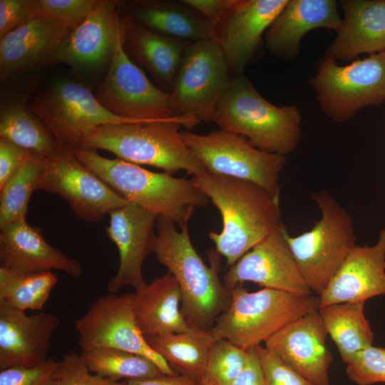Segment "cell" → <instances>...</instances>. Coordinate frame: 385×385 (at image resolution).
<instances>
[{"mask_svg": "<svg viewBox=\"0 0 385 385\" xmlns=\"http://www.w3.org/2000/svg\"><path fill=\"white\" fill-rule=\"evenodd\" d=\"M229 71L215 39L190 43L169 92L173 115L192 118L200 123L213 122L219 101L231 80Z\"/></svg>", "mask_w": 385, "mask_h": 385, "instance_id": "cell-10", "label": "cell"}, {"mask_svg": "<svg viewBox=\"0 0 385 385\" xmlns=\"http://www.w3.org/2000/svg\"><path fill=\"white\" fill-rule=\"evenodd\" d=\"M120 32L116 1L98 3L65 38L54 61L76 69H94L110 62Z\"/></svg>", "mask_w": 385, "mask_h": 385, "instance_id": "cell-19", "label": "cell"}, {"mask_svg": "<svg viewBox=\"0 0 385 385\" xmlns=\"http://www.w3.org/2000/svg\"><path fill=\"white\" fill-rule=\"evenodd\" d=\"M108 215L106 232L118 249L119 265L107 289L110 293H116L125 286L137 290L146 284L142 268L146 257L153 253L159 217L129 202Z\"/></svg>", "mask_w": 385, "mask_h": 385, "instance_id": "cell-16", "label": "cell"}, {"mask_svg": "<svg viewBox=\"0 0 385 385\" xmlns=\"http://www.w3.org/2000/svg\"><path fill=\"white\" fill-rule=\"evenodd\" d=\"M133 294L135 317L145 337L180 333L191 328L180 310V287L170 272Z\"/></svg>", "mask_w": 385, "mask_h": 385, "instance_id": "cell-27", "label": "cell"}, {"mask_svg": "<svg viewBox=\"0 0 385 385\" xmlns=\"http://www.w3.org/2000/svg\"><path fill=\"white\" fill-rule=\"evenodd\" d=\"M38 16V0H0V38Z\"/></svg>", "mask_w": 385, "mask_h": 385, "instance_id": "cell-41", "label": "cell"}, {"mask_svg": "<svg viewBox=\"0 0 385 385\" xmlns=\"http://www.w3.org/2000/svg\"><path fill=\"white\" fill-rule=\"evenodd\" d=\"M43 163L38 190L61 197L81 220L100 222L128 202L76 158L73 148L57 144Z\"/></svg>", "mask_w": 385, "mask_h": 385, "instance_id": "cell-12", "label": "cell"}, {"mask_svg": "<svg viewBox=\"0 0 385 385\" xmlns=\"http://www.w3.org/2000/svg\"><path fill=\"white\" fill-rule=\"evenodd\" d=\"M108 111L135 122H153L176 118L169 93L154 85L127 55L120 32L104 80L95 94Z\"/></svg>", "mask_w": 385, "mask_h": 385, "instance_id": "cell-14", "label": "cell"}, {"mask_svg": "<svg viewBox=\"0 0 385 385\" xmlns=\"http://www.w3.org/2000/svg\"><path fill=\"white\" fill-rule=\"evenodd\" d=\"M130 4L126 15L153 31L189 42L215 39L216 27L183 0L135 1Z\"/></svg>", "mask_w": 385, "mask_h": 385, "instance_id": "cell-28", "label": "cell"}, {"mask_svg": "<svg viewBox=\"0 0 385 385\" xmlns=\"http://www.w3.org/2000/svg\"><path fill=\"white\" fill-rule=\"evenodd\" d=\"M183 1L217 27L233 10L239 0H183Z\"/></svg>", "mask_w": 385, "mask_h": 385, "instance_id": "cell-43", "label": "cell"}, {"mask_svg": "<svg viewBox=\"0 0 385 385\" xmlns=\"http://www.w3.org/2000/svg\"><path fill=\"white\" fill-rule=\"evenodd\" d=\"M43 168V158L31 155L0 190V229L26 220L29 202L38 190Z\"/></svg>", "mask_w": 385, "mask_h": 385, "instance_id": "cell-34", "label": "cell"}, {"mask_svg": "<svg viewBox=\"0 0 385 385\" xmlns=\"http://www.w3.org/2000/svg\"><path fill=\"white\" fill-rule=\"evenodd\" d=\"M287 235L284 225L245 253L223 275L227 288L230 290L237 284L252 282L294 295L312 294L292 252Z\"/></svg>", "mask_w": 385, "mask_h": 385, "instance_id": "cell-15", "label": "cell"}, {"mask_svg": "<svg viewBox=\"0 0 385 385\" xmlns=\"http://www.w3.org/2000/svg\"><path fill=\"white\" fill-rule=\"evenodd\" d=\"M327 332L319 311L284 327L265 342V347L313 385H330L332 355L327 349Z\"/></svg>", "mask_w": 385, "mask_h": 385, "instance_id": "cell-17", "label": "cell"}, {"mask_svg": "<svg viewBox=\"0 0 385 385\" xmlns=\"http://www.w3.org/2000/svg\"><path fill=\"white\" fill-rule=\"evenodd\" d=\"M247 361L230 385H265L259 356L255 347L247 349Z\"/></svg>", "mask_w": 385, "mask_h": 385, "instance_id": "cell-44", "label": "cell"}, {"mask_svg": "<svg viewBox=\"0 0 385 385\" xmlns=\"http://www.w3.org/2000/svg\"><path fill=\"white\" fill-rule=\"evenodd\" d=\"M341 23L334 0H288L265 33V45L272 53L291 59L307 33L318 28L337 31Z\"/></svg>", "mask_w": 385, "mask_h": 385, "instance_id": "cell-25", "label": "cell"}, {"mask_svg": "<svg viewBox=\"0 0 385 385\" xmlns=\"http://www.w3.org/2000/svg\"><path fill=\"white\" fill-rule=\"evenodd\" d=\"M309 84L326 115L337 123L348 121L363 108L385 103V51L345 66L326 53Z\"/></svg>", "mask_w": 385, "mask_h": 385, "instance_id": "cell-8", "label": "cell"}, {"mask_svg": "<svg viewBox=\"0 0 385 385\" xmlns=\"http://www.w3.org/2000/svg\"><path fill=\"white\" fill-rule=\"evenodd\" d=\"M150 346L178 373L200 382L215 339L210 331L191 327L180 332L145 337Z\"/></svg>", "mask_w": 385, "mask_h": 385, "instance_id": "cell-29", "label": "cell"}, {"mask_svg": "<svg viewBox=\"0 0 385 385\" xmlns=\"http://www.w3.org/2000/svg\"><path fill=\"white\" fill-rule=\"evenodd\" d=\"M288 0H239L216 27L215 41L229 71L242 75L266 32Z\"/></svg>", "mask_w": 385, "mask_h": 385, "instance_id": "cell-20", "label": "cell"}, {"mask_svg": "<svg viewBox=\"0 0 385 385\" xmlns=\"http://www.w3.org/2000/svg\"><path fill=\"white\" fill-rule=\"evenodd\" d=\"M199 123L194 118L183 117L104 125L80 140L76 148L102 149L133 164L160 168L170 175L184 170L196 177L207 170L185 145L180 128L190 130Z\"/></svg>", "mask_w": 385, "mask_h": 385, "instance_id": "cell-4", "label": "cell"}, {"mask_svg": "<svg viewBox=\"0 0 385 385\" xmlns=\"http://www.w3.org/2000/svg\"><path fill=\"white\" fill-rule=\"evenodd\" d=\"M229 307L217 319L211 332L244 349L255 347L290 322L319 307V297L299 296L265 288L248 292L243 284L230 289Z\"/></svg>", "mask_w": 385, "mask_h": 385, "instance_id": "cell-6", "label": "cell"}, {"mask_svg": "<svg viewBox=\"0 0 385 385\" xmlns=\"http://www.w3.org/2000/svg\"><path fill=\"white\" fill-rule=\"evenodd\" d=\"M59 361L48 358L34 366L0 369V385H59Z\"/></svg>", "mask_w": 385, "mask_h": 385, "instance_id": "cell-37", "label": "cell"}, {"mask_svg": "<svg viewBox=\"0 0 385 385\" xmlns=\"http://www.w3.org/2000/svg\"><path fill=\"white\" fill-rule=\"evenodd\" d=\"M222 219V229L208 237L229 268L271 232L284 225L279 197L251 181L205 173L192 177Z\"/></svg>", "mask_w": 385, "mask_h": 385, "instance_id": "cell-1", "label": "cell"}, {"mask_svg": "<svg viewBox=\"0 0 385 385\" xmlns=\"http://www.w3.org/2000/svg\"><path fill=\"white\" fill-rule=\"evenodd\" d=\"M59 385H126L91 373L80 354H65L59 361Z\"/></svg>", "mask_w": 385, "mask_h": 385, "instance_id": "cell-39", "label": "cell"}, {"mask_svg": "<svg viewBox=\"0 0 385 385\" xmlns=\"http://www.w3.org/2000/svg\"><path fill=\"white\" fill-rule=\"evenodd\" d=\"M98 0H38L40 16L74 28L93 9Z\"/></svg>", "mask_w": 385, "mask_h": 385, "instance_id": "cell-38", "label": "cell"}, {"mask_svg": "<svg viewBox=\"0 0 385 385\" xmlns=\"http://www.w3.org/2000/svg\"><path fill=\"white\" fill-rule=\"evenodd\" d=\"M248 356L244 349L227 339H215L210 351L201 385H230Z\"/></svg>", "mask_w": 385, "mask_h": 385, "instance_id": "cell-35", "label": "cell"}, {"mask_svg": "<svg viewBox=\"0 0 385 385\" xmlns=\"http://www.w3.org/2000/svg\"><path fill=\"white\" fill-rule=\"evenodd\" d=\"M213 122L220 129L245 137L260 150L284 156L297 148L302 137L298 108L272 104L242 75L231 78Z\"/></svg>", "mask_w": 385, "mask_h": 385, "instance_id": "cell-5", "label": "cell"}, {"mask_svg": "<svg viewBox=\"0 0 385 385\" xmlns=\"http://www.w3.org/2000/svg\"><path fill=\"white\" fill-rule=\"evenodd\" d=\"M60 322L52 312L27 315L0 301V369L45 361Z\"/></svg>", "mask_w": 385, "mask_h": 385, "instance_id": "cell-18", "label": "cell"}, {"mask_svg": "<svg viewBox=\"0 0 385 385\" xmlns=\"http://www.w3.org/2000/svg\"><path fill=\"white\" fill-rule=\"evenodd\" d=\"M262 366L265 385H313L265 346H255Z\"/></svg>", "mask_w": 385, "mask_h": 385, "instance_id": "cell-40", "label": "cell"}, {"mask_svg": "<svg viewBox=\"0 0 385 385\" xmlns=\"http://www.w3.org/2000/svg\"><path fill=\"white\" fill-rule=\"evenodd\" d=\"M348 378L357 385L385 383V348L372 345L346 363Z\"/></svg>", "mask_w": 385, "mask_h": 385, "instance_id": "cell-36", "label": "cell"}, {"mask_svg": "<svg viewBox=\"0 0 385 385\" xmlns=\"http://www.w3.org/2000/svg\"><path fill=\"white\" fill-rule=\"evenodd\" d=\"M340 4L344 19L326 53L344 61L385 51V0H342Z\"/></svg>", "mask_w": 385, "mask_h": 385, "instance_id": "cell-26", "label": "cell"}, {"mask_svg": "<svg viewBox=\"0 0 385 385\" xmlns=\"http://www.w3.org/2000/svg\"><path fill=\"white\" fill-rule=\"evenodd\" d=\"M80 355L91 373L114 381L140 379L163 374L157 365L148 358L120 349L91 348L81 351Z\"/></svg>", "mask_w": 385, "mask_h": 385, "instance_id": "cell-32", "label": "cell"}, {"mask_svg": "<svg viewBox=\"0 0 385 385\" xmlns=\"http://www.w3.org/2000/svg\"><path fill=\"white\" fill-rule=\"evenodd\" d=\"M133 293H110L96 299L74 323L80 349L108 347L129 351L151 360L164 374H175L142 333L133 311Z\"/></svg>", "mask_w": 385, "mask_h": 385, "instance_id": "cell-13", "label": "cell"}, {"mask_svg": "<svg viewBox=\"0 0 385 385\" xmlns=\"http://www.w3.org/2000/svg\"><path fill=\"white\" fill-rule=\"evenodd\" d=\"M385 295V227L372 246L354 245L319 296V307Z\"/></svg>", "mask_w": 385, "mask_h": 385, "instance_id": "cell-21", "label": "cell"}, {"mask_svg": "<svg viewBox=\"0 0 385 385\" xmlns=\"http://www.w3.org/2000/svg\"><path fill=\"white\" fill-rule=\"evenodd\" d=\"M120 35L129 58L145 68L159 88L169 93L189 41L142 26L127 15L120 16Z\"/></svg>", "mask_w": 385, "mask_h": 385, "instance_id": "cell-24", "label": "cell"}, {"mask_svg": "<svg viewBox=\"0 0 385 385\" xmlns=\"http://www.w3.org/2000/svg\"><path fill=\"white\" fill-rule=\"evenodd\" d=\"M126 385H201L193 378L175 373L174 374H160L150 378L128 380Z\"/></svg>", "mask_w": 385, "mask_h": 385, "instance_id": "cell-45", "label": "cell"}, {"mask_svg": "<svg viewBox=\"0 0 385 385\" xmlns=\"http://www.w3.org/2000/svg\"><path fill=\"white\" fill-rule=\"evenodd\" d=\"M32 155L14 143L0 138V190Z\"/></svg>", "mask_w": 385, "mask_h": 385, "instance_id": "cell-42", "label": "cell"}, {"mask_svg": "<svg viewBox=\"0 0 385 385\" xmlns=\"http://www.w3.org/2000/svg\"><path fill=\"white\" fill-rule=\"evenodd\" d=\"M153 253L175 278L181 292L180 310L189 325L210 331L230 306V290L218 277L219 261L212 255L207 266L190 240L188 225L178 230L172 221L159 217Z\"/></svg>", "mask_w": 385, "mask_h": 385, "instance_id": "cell-2", "label": "cell"}, {"mask_svg": "<svg viewBox=\"0 0 385 385\" xmlns=\"http://www.w3.org/2000/svg\"><path fill=\"white\" fill-rule=\"evenodd\" d=\"M365 302H347L319 307L327 334L346 364L357 353L372 345L374 334L364 314Z\"/></svg>", "mask_w": 385, "mask_h": 385, "instance_id": "cell-30", "label": "cell"}, {"mask_svg": "<svg viewBox=\"0 0 385 385\" xmlns=\"http://www.w3.org/2000/svg\"><path fill=\"white\" fill-rule=\"evenodd\" d=\"M71 29L51 19L38 16L1 38V81L21 70L54 63Z\"/></svg>", "mask_w": 385, "mask_h": 385, "instance_id": "cell-23", "label": "cell"}, {"mask_svg": "<svg viewBox=\"0 0 385 385\" xmlns=\"http://www.w3.org/2000/svg\"><path fill=\"white\" fill-rule=\"evenodd\" d=\"M27 107L43 121L58 144L73 148L100 126L141 123L114 115L88 87L66 78L55 81Z\"/></svg>", "mask_w": 385, "mask_h": 385, "instance_id": "cell-11", "label": "cell"}, {"mask_svg": "<svg viewBox=\"0 0 385 385\" xmlns=\"http://www.w3.org/2000/svg\"><path fill=\"white\" fill-rule=\"evenodd\" d=\"M181 136L207 173L251 181L279 197L286 156L260 150L245 137L222 129L207 134L181 130Z\"/></svg>", "mask_w": 385, "mask_h": 385, "instance_id": "cell-9", "label": "cell"}, {"mask_svg": "<svg viewBox=\"0 0 385 385\" xmlns=\"http://www.w3.org/2000/svg\"><path fill=\"white\" fill-rule=\"evenodd\" d=\"M0 138L40 158H43L58 144L43 121L20 103L9 104L1 110Z\"/></svg>", "mask_w": 385, "mask_h": 385, "instance_id": "cell-31", "label": "cell"}, {"mask_svg": "<svg viewBox=\"0 0 385 385\" xmlns=\"http://www.w3.org/2000/svg\"><path fill=\"white\" fill-rule=\"evenodd\" d=\"M73 151L85 166L127 202L169 220L180 228L188 225L196 208L208 203L207 197L192 179L150 171L119 158H106L96 150L76 148Z\"/></svg>", "mask_w": 385, "mask_h": 385, "instance_id": "cell-3", "label": "cell"}, {"mask_svg": "<svg viewBox=\"0 0 385 385\" xmlns=\"http://www.w3.org/2000/svg\"><path fill=\"white\" fill-rule=\"evenodd\" d=\"M1 266L17 273L62 271L78 279L83 274L81 263L49 245L41 230L26 220L1 228Z\"/></svg>", "mask_w": 385, "mask_h": 385, "instance_id": "cell-22", "label": "cell"}, {"mask_svg": "<svg viewBox=\"0 0 385 385\" xmlns=\"http://www.w3.org/2000/svg\"><path fill=\"white\" fill-rule=\"evenodd\" d=\"M321 211L312 230L287 241L312 292L319 296L356 245L353 219L326 190L311 193Z\"/></svg>", "mask_w": 385, "mask_h": 385, "instance_id": "cell-7", "label": "cell"}, {"mask_svg": "<svg viewBox=\"0 0 385 385\" xmlns=\"http://www.w3.org/2000/svg\"><path fill=\"white\" fill-rule=\"evenodd\" d=\"M58 277L51 271L17 273L0 267V301L19 310H41Z\"/></svg>", "mask_w": 385, "mask_h": 385, "instance_id": "cell-33", "label": "cell"}]
</instances>
